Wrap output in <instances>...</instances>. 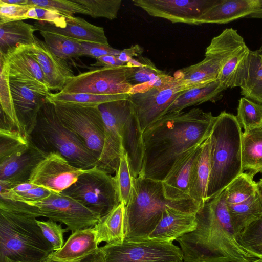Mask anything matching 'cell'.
I'll use <instances>...</instances> for the list:
<instances>
[{
  "instance_id": "40",
  "label": "cell",
  "mask_w": 262,
  "mask_h": 262,
  "mask_svg": "<svg viewBox=\"0 0 262 262\" xmlns=\"http://www.w3.org/2000/svg\"><path fill=\"white\" fill-rule=\"evenodd\" d=\"M28 5L53 10L67 17L75 14L90 16L89 11L76 0H28Z\"/></svg>"
},
{
  "instance_id": "19",
  "label": "cell",
  "mask_w": 262,
  "mask_h": 262,
  "mask_svg": "<svg viewBox=\"0 0 262 262\" xmlns=\"http://www.w3.org/2000/svg\"><path fill=\"white\" fill-rule=\"evenodd\" d=\"M28 50L41 68L50 91H61L75 76L66 60L53 54L45 41L36 37Z\"/></svg>"
},
{
  "instance_id": "37",
  "label": "cell",
  "mask_w": 262,
  "mask_h": 262,
  "mask_svg": "<svg viewBox=\"0 0 262 262\" xmlns=\"http://www.w3.org/2000/svg\"><path fill=\"white\" fill-rule=\"evenodd\" d=\"M253 177L243 172L228 185L225 188L227 205L241 203L256 193Z\"/></svg>"
},
{
  "instance_id": "24",
  "label": "cell",
  "mask_w": 262,
  "mask_h": 262,
  "mask_svg": "<svg viewBox=\"0 0 262 262\" xmlns=\"http://www.w3.org/2000/svg\"><path fill=\"white\" fill-rule=\"evenodd\" d=\"M99 244L94 227L78 230L72 233L63 247L50 257L61 262L78 261L97 251Z\"/></svg>"
},
{
  "instance_id": "36",
  "label": "cell",
  "mask_w": 262,
  "mask_h": 262,
  "mask_svg": "<svg viewBox=\"0 0 262 262\" xmlns=\"http://www.w3.org/2000/svg\"><path fill=\"white\" fill-rule=\"evenodd\" d=\"M0 103L1 111L7 116L13 125L26 137L17 118L10 85L9 71L7 63L0 57Z\"/></svg>"
},
{
  "instance_id": "4",
  "label": "cell",
  "mask_w": 262,
  "mask_h": 262,
  "mask_svg": "<svg viewBox=\"0 0 262 262\" xmlns=\"http://www.w3.org/2000/svg\"><path fill=\"white\" fill-rule=\"evenodd\" d=\"M130 198L125 205V240H147L167 207L181 208L196 213L201 206L192 199L172 201L164 195L162 182L139 176L133 178Z\"/></svg>"
},
{
  "instance_id": "7",
  "label": "cell",
  "mask_w": 262,
  "mask_h": 262,
  "mask_svg": "<svg viewBox=\"0 0 262 262\" xmlns=\"http://www.w3.org/2000/svg\"><path fill=\"white\" fill-rule=\"evenodd\" d=\"M250 51L237 31L230 28L212 39L205 56L214 57L218 60L217 80L227 89H232L240 87L242 83Z\"/></svg>"
},
{
  "instance_id": "55",
  "label": "cell",
  "mask_w": 262,
  "mask_h": 262,
  "mask_svg": "<svg viewBox=\"0 0 262 262\" xmlns=\"http://www.w3.org/2000/svg\"><path fill=\"white\" fill-rule=\"evenodd\" d=\"M259 50L261 54H262V39H261V46H260Z\"/></svg>"
},
{
  "instance_id": "58",
  "label": "cell",
  "mask_w": 262,
  "mask_h": 262,
  "mask_svg": "<svg viewBox=\"0 0 262 262\" xmlns=\"http://www.w3.org/2000/svg\"><path fill=\"white\" fill-rule=\"evenodd\" d=\"M262 55V54H261Z\"/></svg>"
},
{
  "instance_id": "46",
  "label": "cell",
  "mask_w": 262,
  "mask_h": 262,
  "mask_svg": "<svg viewBox=\"0 0 262 262\" xmlns=\"http://www.w3.org/2000/svg\"><path fill=\"white\" fill-rule=\"evenodd\" d=\"M27 19H34L44 21L56 26H61L67 17L58 12L37 6H33L27 12Z\"/></svg>"
},
{
  "instance_id": "43",
  "label": "cell",
  "mask_w": 262,
  "mask_h": 262,
  "mask_svg": "<svg viewBox=\"0 0 262 262\" xmlns=\"http://www.w3.org/2000/svg\"><path fill=\"white\" fill-rule=\"evenodd\" d=\"M37 223L40 228L43 235L52 245L54 251L60 249L64 245L63 235L68 229H64L61 225L56 222L37 220Z\"/></svg>"
},
{
  "instance_id": "38",
  "label": "cell",
  "mask_w": 262,
  "mask_h": 262,
  "mask_svg": "<svg viewBox=\"0 0 262 262\" xmlns=\"http://www.w3.org/2000/svg\"><path fill=\"white\" fill-rule=\"evenodd\" d=\"M237 120L244 130L261 127L262 123V104L245 97L238 101Z\"/></svg>"
},
{
  "instance_id": "54",
  "label": "cell",
  "mask_w": 262,
  "mask_h": 262,
  "mask_svg": "<svg viewBox=\"0 0 262 262\" xmlns=\"http://www.w3.org/2000/svg\"><path fill=\"white\" fill-rule=\"evenodd\" d=\"M254 262H262V258H258L257 259L255 260Z\"/></svg>"
},
{
  "instance_id": "13",
  "label": "cell",
  "mask_w": 262,
  "mask_h": 262,
  "mask_svg": "<svg viewBox=\"0 0 262 262\" xmlns=\"http://www.w3.org/2000/svg\"><path fill=\"white\" fill-rule=\"evenodd\" d=\"M15 112L25 134L29 136L35 126L41 107L48 101L49 88L38 80L9 74Z\"/></svg>"
},
{
  "instance_id": "25",
  "label": "cell",
  "mask_w": 262,
  "mask_h": 262,
  "mask_svg": "<svg viewBox=\"0 0 262 262\" xmlns=\"http://www.w3.org/2000/svg\"><path fill=\"white\" fill-rule=\"evenodd\" d=\"M220 64L214 57L205 56L200 62L176 71L174 77L181 81L185 90L203 87L216 81Z\"/></svg>"
},
{
  "instance_id": "35",
  "label": "cell",
  "mask_w": 262,
  "mask_h": 262,
  "mask_svg": "<svg viewBox=\"0 0 262 262\" xmlns=\"http://www.w3.org/2000/svg\"><path fill=\"white\" fill-rule=\"evenodd\" d=\"M39 32L49 49L59 58L66 60L83 56L81 42L54 33Z\"/></svg>"
},
{
  "instance_id": "44",
  "label": "cell",
  "mask_w": 262,
  "mask_h": 262,
  "mask_svg": "<svg viewBox=\"0 0 262 262\" xmlns=\"http://www.w3.org/2000/svg\"><path fill=\"white\" fill-rule=\"evenodd\" d=\"M164 74L162 71L156 68L154 63L148 66L129 67L127 80L129 84L134 86L147 82Z\"/></svg>"
},
{
  "instance_id": "23",
  "label": "cell",
  "mask_w": 262,
  "mask_h": 262,
  "mask_svg": "<svg viewBox=\"0 0 262 262\" xmlns=\"http://www.w3.org/2000/svg\"><path fill=\"white\" fill-rule=\"evenodd\" d=\"M34 26L36 31L58 34L79 42L109 45L103 27L93 25L79 17L67 18L60 27L40 21L35 22Z\"/></svg>"
},
{
  "instance_id": "49",
  "label": "cell",
  "mask_w": 262,
  "mask_h": 262,
  "mask_svg": "<svg viewBox=\"0 0 262 262\" xmlns=\"http://www.w3.org/2000/svg\"><path fill=\"white\" fill-rule=\"evenodd\" d=\"M143 51V48L139 45L136 44L121 50L118 57L121 61L126 64L131 59L142 56Z\"/></svg>"
},
{
  "instance_id": "39",
  "label": "cell",
  "mask_w": 262,
  "mask_h": 262,
  "mask_svg": "<svg viewBox=\"0 0 262 262\" xmlns=\"http://www.w3.org/2000/svg\"><path fill=\"white\" fill-rule=\"evenodd\" d=\"M239 244L249 252L262 257V215L244 228L237 236Z\"/></svg>"
},
{
  "instance_id": "22",
  "label": "cell",
  "mask_w": 262,
  "mask_h": 262,
  "mask_svg": "<svg viewBox=\"0 0 262 262\" xmlns=\"http://www.w3.org/2000/svg\"><path fill=\"white\" fill-rule=\"evenodd\" d=\"M195 214V212L181 208L167 207L147 239L173 242L195 229L196 226Z\"/></svg>"
},
{
  "instance_id": "9",
  "label": "cell",
  "mask_w": 262,
  "mask_h": 262,
  "mask_svg": "<svg viewBox=\"0 0 262 262\" xmlns=\"http://www.w3.org/2000/svg\"><path fill=\"white\" fill-rule=\"evenodd\" d=\"M99 109L104 122V143L97 166L112 174L119 167L122 147L124 124L134 111L129 98L106 102L100 105Z\"/></svg>"
},
{
  "instance_id": "52",
  "label": "cell",
  "mask_w": 262,
  "mask_h": 262,
  "mask_svg": "<svg viewBox=\"0 0 262 262\" xmlns=\"http://www.w3.org/2000/svg\"><path fill=\"white\" fill-rule=\"evenodd\" d=\"M2 2L11 5H28V0H1Z\"/></svg>"
},
{
  "instance_id": "53",
  "label": "cell",
  "mask_w": 262,
  "mask_h": 262,
  "mask_svg": "<svg viewBox=\"0 0 262 262\" xmlns=\"http://www.w3.org/2000/svg\"><path fill=\"white\" fill-rule=\"evenodd\" d=\"M256 192L262 204V179L256 183Z\"/></svg>"
},
{
  "instance_id": "28",
  "label": "cell",
  "mask_w": 262,
  "mask_h": 262,
  "mask_svg": "<svg viewBox=\"0 0 262 262\" xmlns=\"http://www.w3.org/2000/svg\"><path fill=\"white\" fill-rule=\"evenodd\" d=\"M28 46H20L5 55H0V57L7 63L9 74L19 75L33 78L48 87L41 68L29 52Z\"/></svg>"
},
{
  "instance_id": "57",
  "label": "cell",
  "mask_w": 262,
  "mask_h": 262,
  "mask_svg": "<svg viewBox=\"0 0 262 262\" xmlns=\"http://www.w3.org/2000/svg\"><path fill=\"white\" fill-rule=\"evenodd\" d=\"M261 258H262V257H261Z\"/></svg>"
},
{
  "instance_id": "34",
  "label": "cell",
  "mask_w": 262,
  "mask_h": 262,
  "mask_svg": "<svg viewBox=\"0 0 262 262\" xmlns=\"http://www.w3.org/2000/svg\"><path fill=\"white\" fill-rule=\"evenodd\" d=\"M129 94L117 95H97L88 93L64 94L60 92L51 94L48 97L52 103H63L83 106L95 107L100 105L129 98Z\"/></svg>"
},
{
  "instance_id": "48",
  "label": "cell",
  "mask_w": 262,
  "mask_h": 262,
  "mask_svg": "<svg viewBox=\"0 0 262 262\" xmlns=\"http://www.w3.org/2000/svg\"><path fill=\"white\" fill-rule=\"evenodd\" d=\"M81 43L83 48V56H91L95 59L108 55L118 56L121 52L110 45L86 42H81Z\"/></svg>"
},
{
  "instance_id": "26",
  "label": "cell",
  "mask_w": 262,
  "mask_h": 262,
  "mask_svg": "<svg viewBox=\"0 0 262 262\" xmlns=\"http://www.w3.org/2000/svg\"><path fill=\"white\" fill-rule=\"evenodd\" d=\"M210 148L209 136L203 143L202 150L194 164L189 182V196L201 206L207 200V188L211 171Z\"/></svg>"
},
{
  "instance_id": "56",
  "label": "cell",
  "mask_w": 262,
  "mask_h": 262,
  "mask_svg": "<svg viewBox=\"0 0 262 262\" xmlns=\"http://www.w3.org/2000/svg\"><path fill=\"white\" fill-rule=\"evenodd\" d=\"M261 127H262V123H261Z\"/></svg>"
},
{
  "instance_id": "27",
  "label": "cell",
  "mask_w": 262,
  "mask_h": 262,
  "mask_svg": "<svg viewBox=\"0 0 262 262\" xmlns=\"http://www.w3.org/2000/svg\"><path fill=\"white\" fill-rule=\"evenodd\" d=\"M94 227L99 244L102 242L108 244L122 243L126 235L125 205L120 203L107 215L101 217Z\"/></svg>"
},
{
  "instance_id": "30",
  "label": "cell",
  "mask_w": 262,
  "mask_h": 262,
  "mask_svg": "<svg viewBox=\"0 0 262 262\" xmlns=\"http://www.w3.org/2000/svg\"><path fill=\"white\" fill-rule=\"evenodd\" d=\"M36 31L34 25L18 20L0 25V55L20 46H30L34 43Z\"/></svg>"
},
{
  "instance_id": "47",
  "label": "cell",
  "mask_w": 262,
  "mask_h": 262,
  "mask_svg": "<svg viewBox=\"0 0 262 262\" xmlns=\"http://www.w3.org/2000/svg\"><path fill=\"white\" fill-rule=\"evenodd\" d=\"M180 82V80L173 76L165 73L147 82L132 86L129 94L143 93L152 89L163 90L176 85Z\"/></svg>"
},
{
  "instance_id": "18",
  "label": "cell",
  "mask_w": 262,
  "mask_h": 262,
  "mask_svg": "<svg viewBox=\"0 0 262 262\" xmlns=\"http://www.w3.org/2000/svg\"><path fill=\"white\" fill-rule=\"evenodd\" d=\"M46 156L29 138L28 144L0 158V181L13 185L29 181L32 171Z\"/></svg>"
},
{
  "instance_id": "10",
  "label": "cell",
  "mask_w": 262,
  "mask_h": 262,
  "mask_svg": "<svg viewBox=\"0 0 262 262\" xmlns=\"http://www.w3.org/2000/svg\"><path fill=\"white\" fill-rule=\"evenodd\" d=\"M99 248L104 262H184L180 248L173 242L124 240Z\"/></svg>"
},
{
  "instance_id": "3",
  "label": "cell",
  "mask_w": 262,
  "mask_h": 262,
  "mask_svg": "<svg viewBox=\"0 0 262 262\" xmlns=\"http://www.w3.org/2000/svg\"><path fill=\"white\" fill-rule=\"evenodd\" d=\"M26 203L0 199V262H46L54 251Z\"/></svg>"
},
{
  "instance_id": "42",
  "label": "cell",
  "mask_w": 262,
  "mask_h": 262,
  "mask_svg": "<svg viewBox=\"0 0 262 262\" xmlns=\"http://www.w3.org/2000/svg\"><path fill=\"white\" fill-rule=\"evenodd\" d=\"M121 203L127 204L133 187V178L127 156L125 152L122 155L119 167L114 176Z\"/></svg>"
},
{
  "instance_id": "51",
  "label": "cell",
  "mask_w": 262,
  "mask_h": 262,
  "mask_svg": "<svg viewBox=\"0 0 262 262\" xmlns=\"http://www.w3.org/2000/svg\"><path fill=\"white\" fill-rule=\"evenodd\" d=\"M46 262H61L52 259L50 257ZM73 262H104V257L101 251L99 249L85 258L78 261Z\"/></svg>"
},
{
  "instance_id": "31",
  "label": "cell",
  "mask_w": 262,
  "mask_h": 262,
  "mask_svg": "<svg viewBox=\"0 0 262 262\" xmlns=\"http://www.w3.org/2000/svg\"><path fill=\"white\" fill-rule=\"evenodd\" d=\"M242 170L253 176L262 172V127L244 130L242 136Z\"/></svg>"
},
{
  "instance_id": "2",
  "label": "cell",
  "mask_w": 262,
  "mask_h": 262,
  "mask_svg": "<svg viewBox=\"0 0 262 262\" xmlns=\"http://www.w3.org/2000/svg\"><path fill=\"white\" fill-rule=\"evenodd\" d=\"M196 226L176 241L184 262H254L258 257L238 242L225 189L207 200L195 214Z\"/></svg>"
},
{
  "instance_id": "1",
  "label": "cell",
  "mask_w": 262,
  "mask_h": 262,
  "mask_svg": "<svg viewBox=\"0 0 262 262\" xmlns=\"http://www.w3.org/2000/svg\"><path fill=\"white\" fill-rule=\"evenodd\" d=\"M216 117L199 108L167 113L142 132L141 176L163 182L181 156L210 136Z\"/></svg>"
},
{
  "instance_id": "11",
  "label": "cell",
  "mask_w": 262,
  "mask_h": 262,
  "mask_svg": "<svg viewBox=\"0 0 262 262\" xmlns=\"http://www.w3.org/2000/svg\"><path fill=\"white\" fill-rule=\"evenodd\" d=\"M62 123L78 136L98 161L104 143V126L98 106L53 103Z\"/></svg>"
},
{
  "instance_id": "15",
  "label": "cell",
  "mask_w": 262,
  "mask_h": 262,
  "mask_svg": "<svg viewBox=\"0 0 262 262\" xmlns=\"http://www.w3.org/2000/svg\"><path fill=\"white\" fill-rule=\"evenodd\" d=\"M219 0H133V4L149 15L172 23L196 25V20Z\"/></svg>"
},
{
  "instance_id": "5",
  "label": "cell",
  "mask_w": 262,
  "mask_h": 262,
  "mask_svg": "<svg viewBox=\"0 0 262 262\" xmlns=\"http://www.w3.org/2000/svg\"><path fill=\"white\" fill-rule=\"evenodd\" d=\"M242 128L236 116L222 112L210 135L211 171L207 199L217 195L243 172Z\"/></svg>"
},
{
  "instance_id": "14",
  "label": "cell",
  "mask_w": 262,
  "mask_h": 262,
  "mask_svg": "<svg viewBox=\"0 0 262 262\" xmlns=\"http://www.w3.org/2000/svg\"><path fill=\"white\" fill-rule=\"evenodd\" d=\"M24 203L36 207L39 217L64 224L72 233L94 227L100 219L76 200L61 193L53 192L42 200Z\"/></svg>"
},
{
  "instance_id": "29",
  "label": "cell",
  "mask_w": 262,
  "mask_h": 262,
  "mask_svg": "<svg viewBox=\"0 0 262 262\" xmlns=\"http://www.w3.org/2000/svg\"><path fill=\"white\" fill-rule=\"evenodd\" d=\"M227 88L217 80L203 87L183 91L168 108L166 113L180 112L189 106L221 100Z\"/></svg>"
},
{
  "instance_id": "20",
  "label": "cell",
  "mask_w": 262,
  "mask_h": 262,
  "mask_svg": "<svg viewBox=\"0 0 262 262\" xmlns=\"http://www.w3.org/2000/svg\"><path fill=\"white\" fill-rule=\"evenodd\" d=\"M243 18L262 19V0H219L196 20L203 24H227Z\"/></svg>"
},
{
  "instance_id": "21",
  "label": "cell",
  "mask_w": 262,
  "mask_h": 262,
  "mask_svg": "<svg viewBox=\"0 0 262 262\" xmlns=\"http://www.w3.org/2000/svg\"><path fill=\"white\" fill-rule=\"evenodd\" d=\"M202 145L203 143L193 147L181 156L162 182L164 194L167 199L172 201L192 199L189 194L190 176Z\"/></svg>"
},
{
  "instance_id": "45",
  "label": "cell",
  "mask_w": 262,
  "mask_h": 262,
  "mask_svg": "<svg viewBox=\"0 0 262 262\" xmlns=\"http://www.w3.org/2000/svg\"><path fill=\"white\" fill-rule=\"evenodd\" d=\"M32 7L9 4L0 0V25L27 19V13Z\"/></svg>"
},
{
  "instance_id": "32",
  "label": "cell",
  "mask_w": 262,
  "mask_h": 262,
  "mask_svg": "<svg viewBox=\"0 0 262 262\" xmlns=\"http://www.w3.org/2000/svg\"><path fill=\"white\" fill-rule=\"evenodd\" d=\"M239 88L242 95L262 104V55L259 50L250 51L247 69Z\"/></svg>"
},
{
  "instance_id": "12",
  "label": "cell",
  "mask_w": 262,
  "mask_h": 262,
  "mask_svg": "<svg viewBox=\"0 0 262 262\" xmlns=\"http://www.w3.org/2000/svg\"><path fill=\"white\" fill-rule=\"evenodd\" d=\"M127 64L99 67L75 75L60 92L97 95L129 94L132 86L127 77Z\"/></svg>"
},
{
  "instance_id": "16",
  "label": "cell",
  "mask_w": 262,
  "mask_h": 262,
  "mask_svg": "<svg viewBox=\"0 0 262 262\" xmlns=\"http://www.w3.org/2000/svg\"><path fill=\"white\" fill-rule=\"evenodd\" d=\"M85 171L72 165L59 154L51 152L34 168L29 181L53 192L61 193Z\"/></svg>"
},
{
  "instance_id": "41",
  "label": "cell",
  "mask_w": 262,
  "mask_h": 262,
  "mask_svg": "<svg viewBox=\"0 0 262 262\" xmlns=\"http://www.w3.org/2000/svg\"><path fill=\"white\" fill-rule=\"evenodd\" d=\"M85 7L93 18L103 17L113 20L117 17L121 0H76Z\"/></svg>"
},
{
  "instance_id": "33",
  "label": "cell",
  "mask_w": 262,
  "mask_h": 262,
  "mask_svg": "<svg viewBox=\"0 0 262 262\" xmlns=\"http://www.w3.org/2000/svg\"><path fill=\"white\" fill-rule=\"evenodd\" d=\"M227 208L236 236L244 228L262 215V204L257 192L241 203L227 205Z\"/></svg>"
},
{
  "instance_id": "50",
  "label": "cell",
  "mask_w": 262,
  "mask_h": 262,
  "mask_svg": "<svg viewBox=\"0 0 262 262\" xmlns=\"http://www.w3.org/2000/svg\"><path fill=\"white\" fill-rule=\"evenodd\" d=\"M125 64H126L118 59V56L108 55L96 58V62L92 64L91 66L104 67L119 66Z\"/></svg>"
},
{
  "instance_id": "8",
  "label": "cell",
  "mask_w": 262,
  "mask_h": 262,
  "mask_svg": "<svg viewBox=\"0 0 262 262\" xmlns=\"http://www.w3.org/2000/svg\"><path fill=\"white\" fill-rule=\"evenodd\" d=\"M61 193L76 200L100 218L121 203L114 176L96 166L86 169Z\"/></svg>"
},
{
  "instance_id": "17",
  "label": "cell",
  "mask_w": 262,
  "mask_h": 262,
  "mask_svg": "<svg viewBox=\"0 0 262 262\" xmlns=\"http://www.w3.org/2000/svg\"><path fill=\"white\" fill-rule=\"evenodd\" d=\"M185 91L181 81L167 89H152L143 93L129 94L142 132L163 116L179 95Z\"/></svg>"
},
{
  "instance_id": "6",
  "label": "cell",
  "mask_w": 262,
  "mask_h": 262,
  "mask_svg": "<svg viewBox=\"0 0 262 262\" xmlns=\"http://www.w3.org/2000/svg\"><path fill=\"white\" fill-rule=\"evenodd\" d=\"M46 156L59 154L72 165L84 170L97 166L98 159L83 140L61 122L53 103L48 101L38 112L35 127L29 136Z\"/></svg>"
}]
</instances>
